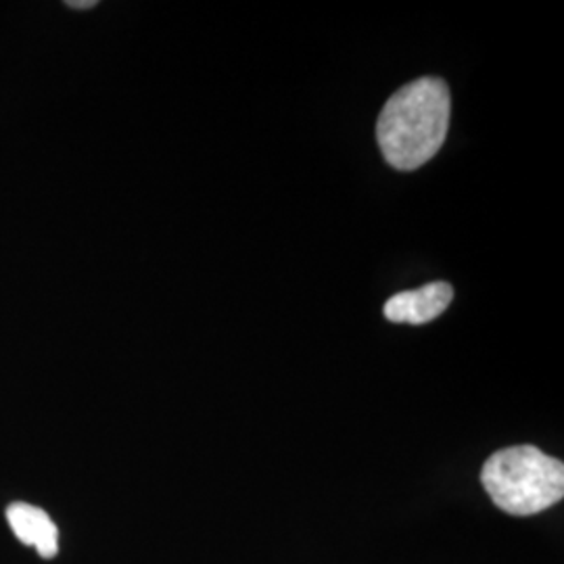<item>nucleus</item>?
I'll return each mask as SVG.
<instances>
[{
	"mask_svg": "<svg viewBox=\"0 0 564 564\" xmlns=\"http://www.w3.org/2000/svg\"><path fill=\"white\" fill-rule=\"evenodd\" d=\"M454 300L447 282H431L416 291H403L384 303V318L398 324H426L440 318Z\"/></svg>",
	"mask_w": 564,
	"mask_h": 564,
	"instance_id": "3",
	"label": "nucleus"
},
{
	"mask_svg": "<svg viewBox=\"0 0 564 564\" xmlns=\"http://www.w3.org/2000/svg\"><path fill=\"white\" fill-rule=\"evenodd\" d=\"M481 484L500 510L531 517L563 500L564 464L535 445H514L489 456Z\"/></svg>",
	"mask_w": 564,
	"mask_h": 564,
	"instance_id": "2",
	"label": "nucleus"
},
{
	"mask_svg": "<svg viewBox=\"0 0 564 564\" xmlns=\"http://www.w3.org/2000/svg\"><path fill=\"white\" fill-rule=\"evenodd\" d=\"M7 521L15 538L39 550L42 558H55L59 552V531L53 519L39 506L15 505L7 508Z\"/></svg>",
	"mask_w": 564,
	"mask_h": 564,
	"instance_id": "4",
	"label": "nucleus"
},
{
	"mask_svg": "<svg viewBox=\"0 0 564 564\" xmlns=\"http://www.w3.org/2000/svg\"><path fill=\"white\" fill-rule=\"evenodd\" d=\"M67 7H72V9H93V7H97V2L95 0H82V2L69 0Z\"/></svg>",
	"mask_w": 564,
	"mask_h": 564,
	"instance_id": "5",
	"label": "nucleus"
},
{
	"mask_svg": "<svg viewBox=\"0 0 564 564\" xmlns=\"http://www.w3.org/2000/svg\"><path fill=\"white\" fill-rule=\"evenodd\" d=\"M452 99L440 78H421L400 88L383 107L377 139L384 160L398 170H416L433 160L447 134Z\"/></svg>",
	"mask_w": 564,
	"mask_h": 564,
	"instance_id": "1",
	"label": "nucleus"
}]
</instances>
